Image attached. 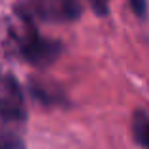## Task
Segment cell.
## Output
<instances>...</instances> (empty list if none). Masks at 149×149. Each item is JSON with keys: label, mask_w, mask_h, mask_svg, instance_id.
<instances>
[{"label": "cell", "mask_w": 149, "mask_h": 149, "mask_svg": "<svg viewBox=\"0 0 149 149\" xmlns=\"http://www.w3.org/2000/svg\"><path fill=\"white\" fill-rule=\"evenodd\" d=\"M26 117L23 108V98L17 85L13 83V89H8V95L0 98V121L2 123H23Z\"/></svg>", "instance_id": "2"}, {"label": "cell", "mask_w": 149, "mask_h": 149, "mask_svg": "<svg viewBox=\"0 0 149 149\" xmlns=\"http://www.w3.org/2000/svg\"><path fill=\"white\" fill-rule=\"evenodd\" d=\"M132 10L136 11L138 17H143L146 15V2H132Z\"/></svg>", "instance_id": "5"}, {"label": "cell", "mask_w": 149, "mask_h": 149, "mask_svg": "<svg viewBox=\"0 0 149 149\" xmlns=\"http://www.w3.org/2000/svg\"><path fill=\"white\" fill-rule=\"evenodd\" d=\"M21 55L26 61L34 62V64H49L61 51V44L47 38H40V36H30V38H23L21 40Z\"/></svg>", "instance_id": "1"}, {"label": "cell", "mask_w": 149, "mask_h": 149, "mask_svg": "<svg viewBox=\"0 0 149 149\" xmlns=\"http://www.w3.org/2000/svg\"><path fill=\"white\" fill-rule=\"evenodd\" d=\"M147 134H149V121L147 113L143 109H138L134 113V136L140 142V146H147Z\"/></svg>", "instance_id": "3"}, {"label": "cell", "mask_w": 149, "mask_h": 149, "mask_svg": "<svg viewBox=\"0 0 149 149\" xmlns=\"http://www.w3.org/2000/svg\"><path fill=\"white\" fill-rule=\"evenodd\" d=\"M0 149H25V146L15 134H0Z\"/></svg>", "instance_id": "4"}]
</instances>
